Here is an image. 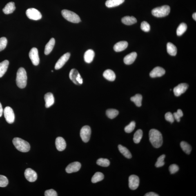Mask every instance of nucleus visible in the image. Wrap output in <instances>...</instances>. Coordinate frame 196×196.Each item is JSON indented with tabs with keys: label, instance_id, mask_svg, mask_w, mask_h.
Instances as JSON below:
<instances>
[{
	"label": "nucleus",
	"instance_id": "9b49d317",
	"mask_svg": "<svg viewBox=\"0 0 196 196\" xmlns=\"http://www.w3.org/2000/svg\"><path fill=\"white\" fill-rule=\"evenodd\" d=\"M139 184V179L137 176L135 175H130L129 178V186L130 189H137Z\"/></svg>",
	"mask_w": 196,
	"mask_h": 196
},
{
	"label": "nucleus",
	"instance_id": "a878e982",
	"mask_svg": "<svg viewBox=\"0 0 196 196\" xmlns=\"http://www.w3.org/2000/svg\"><path fill=\"white\" fill-rule=\"evenodd\" d=\"M103 76L109 81H114L116 79V74L113 71L110 70H105L103 73Z\"/></svg>",
	"mask_w": 196,
	"mask_h": 196
},
{
	"label": "nucleus",
	"instance_id": "b1692460",
	"mask_svg": "<svg viewBox=\"0 0 196 196\" xmlns=\"http://www.w3.org/2000/svg\"><path fill=\"white\" fill-rule=\"evenodd\" d=\"M125 0H107L105 5L108 8H112L119 6L124 2Z\"/></svg>",
	"mask_w": 196,
	"mask_h": 196
},
{
	"label": "nucleus",
	"instance_id": "de8ad7c7",
	"mask_svg": "<svg viewBox=\"0 0 196 196\" xmlns=\"http://www.w3.org/2000/svg\"><path fill=\"white\" fill-rule=\"evenodd\" d=\"M3 112V110L2 106L1 103H0V117H1L2 115Z\"/></svg>",
	"mask_w": 196,
	"mask_h": 196
},
{
	"label": "nucleus",
	"instance_id": "bb28decb",
	"mask_svg": "<svg viewBox=\"0 0 196 196\" xmlns=\"http://www.w3.org/2000/svg\"><path fill=\"white\" fill-rule=\"evenodd\" d=\"M9 64V61L7 60H5L0 63V78L2 77L6 72Z\"/></svg>",
	"mask_w": 196,
	"mask_h": 196
},
{
	"label": "nucleus",
	"instance_id": "39448f33",
	"mask_svg": "<svg viewBox=\"0 0 196 196\" xmlns=\"http://www.w3.org/2000/svg\"><path fill=\"white\" fill-rule=\"evenodd\" d=\"M62 15L65 19L70 22L79 23L81 21L79 15L73 12L67 10H63L61 11Z\"/></svg>",
	"mask_w": 196,
	"mask_h": 196
},
{
	"label": "nucleus",
	"instance_id": "4be33fe9",
	"mask_svg": "<svg viewBox=\"0 0 196 196\" xmlns=\"http://www.w3.org/2000/svg\"><path fill=\"white\" fill-rule=\"evenodd\" d=\"M55 41L54 38H52L45 45L44 50V54L46 55H48L52 52L55 44Z\"/></svg>",
	"mask_w": 196,
	"mask_h": 196
},
{
	"label": "nucleus",
	"instance_id": "a18cd8bd",
	"mask_svg": "<svg viewBox=\"0 0 196 196\" xmlns=\"http://www.w3.org/2000/svg\"><path fill=\"white\" fill-rule=\"evenodd\" d=\"M45 196H57V194L55 190L52 189L47 190L45 192Z\"/></svg>",
	"mask_w": 196,
	"mask_h": 196
},
{
	"label": "nucleus",
	"instance_id": "ddd939ff",
	"mask_svg": "<svg viewBox=\"0 0 196 196\" xmlns=\"http://www.w3.org/2000/svg\"><path fill=\"white\" fill-rule=\"evenodd\" d=\"M70 53L68 52L62 56L56 64L54 67L55 70H59L70 59Z\"/></svg>",
	"mask_w": 196,
	"mask_h": 196
},
{
	"label": "nucleus",
	"instance_id": "58836bf2",
	"mask_svg": "<svg viewBox=\"0 0 196 196\" xmlns=\"http://www.w3.org/2000/svg\"><path fill=\"white\" fill-rule=\"evenodd\" d=\"M8 183V181L5 176L0 175V187H5Z\"/></svg>",
	"mask_w": 196,
	"mask_h": 196
},
{
	"label": "nucleus",
	"instance_id": "09e8293b",
	"mask_svg": "<svg viewBox=\"0 0 196 196\" xmlns=\"http://www.w3.org/2000/svg\"><path fill=\"white\" fill-rule=\"evenodd\" d=\"M192 18H193V19H194V20H195V21H196V12L194 13L193 14V15H192Z\"/></svg>",
	"mask_w": 196,
	"mask_h": 196
},
{
	"label": "nucleus",
	"instance_id": "412c9836",
	"mask_svg": "<svg viewBox=\"0 0 196 196\" xmlns=\"http://www.w3.org/2000/svg\"><path fill=\"white\" fill-rule=\"evenodd\" d=\"M95 53L92 50H89L86 51L84 55V59L85 62L90 63L93 60Z\"/></svg>",
	"mask_w": 196,
	"mask_h": 196
},
{
	"label": "nucleus",
	"instance_id": "f3484780",
	"mask_svg": "<svg viewBox=\"0 0 196 196\" xmlns=\"http://www.w3.org/2000/svg\"><path fill=\"white\" fill-rule=\"evenodd\" d=\"M56 149L59 151H63L66 147V143L64 139L61 137L56 138L55 141Z\"/></svg>",
	"mask_w": 196,
	"mask_h": 196
},
{
	"label": "nucleus",
	"instance_id": "f8f14e48",
	"mask_svg": "<svg viewBox=\"0 0 196 196\" xmlns=\"http://www.w3.org/2000/svg\"><path fill=\"white\" fill-rule=\"evenodd\" d=\"M24 176L27 180L31 182H34L37 179V174L31 168H28L25 170Z\"/></svg>",
	"mask_w": 196,
	"mask_h": 196
},
{
	"label": "nucleus",
	"instance_id": "c756f323",
	"mask_svg": "<svg viewBox=\"0 0 196 196\" xmlns=\"http://www.w3.org/2000/svg\"><path fill=\"white\" fill-rule=\"evenodd\" d=\"M131 100L138 107H140L142 105V97L140 94H137L133 97L131 98Z\"/></svg>",
	"mask_w": 196,
	"mask_h": 196
},
{
	"label": "nucleus",
	"instance_id": "c03bdc74",
	"mask_svg": "<svg viewBox=\"0 0 196 196\" xmlns=\"http://www.w3.org/2000/svg\"><path fill=\"white\" fill-rule=\"evenodd\" d=\"M179 170V168L177 165L176 164H172L171 165L169 168V170L170 171V173L174 174L178 172Z\"/></svg>",
	"mask_w": 196,
	"mask_h": 196
},
{
	"label": "nucleus",
	"instance_id": "c85d7f7f",
	"mask_svg": "<svg viewBox=\"0 0 196 196\" xmlns=\"http://www.w3.org/2000/svg\"><path fill=\"white\" fill-rule=\"evenodd\" d=\"M118 148H119V151L125 157L128 159H130L132 157L131 154L126 147L119 145L118 146Z\"/></svg>",
	"mask_w": 196,
	"mask_h": 196
},
{
	"label": "nucleus",
	"instance_id": "2f4dec72",
	"mask_svg": "<svg viewBox=\"0 0 196 196\" xmlns=\"http://www.w3.org/2000/svg\"><path fill=\"white\" fill-rule=\"evenodd\" d=\"M180 146L181 149L185 153L190 154L192 148L188 143L185 141H182L181 143Z\"/></svg>",
	"mask_w": 196,
	"mask_h": 196
},
{
	"label": "nucleus",
	"instance_id": "49530a36",
	"mask_svg": "<svg viewBox=\"0 0 196 196\" xmlns=\"http://www.w3.org/2000/svg\"><path fill=\"white\" fill-rule=\"evenodd\" d=\"M145 196H158V194L155 193V192H149L148 193H146L145 195Z\"/></svg>",
	"mask_w": 196,
	"mask_h": 196
},
{
	"label": "nucleus",
	"instance_id": "6e6552de",
	"mask_svg": "<svg viewBox=\"0 0 196 196\" xmlns=\"http://www.w3.org/2000/svg\"><path fill=\"white\" fill-rule=\"evenodd\" d=\"M91 133V130L90 126H85L81 128L80 132V135L83 142H88L90 140Z\"/></svg>",
	"mask_w": 196,
	"mask_h": 196
},
{
	"label": "nucleus",
	"instance_id": "5701e85b",
	"mask_svg": "<svg viewBox=\"0 0 196 196\" xmlns=\"http://www.w3.org/2000/svg\"><path fill=\"white\" fill-rule=\"evenodd\" d=\"M16 7L13 2H10L7 3L3 9L4 13L5 14L12 13L15 10Z\"/></svg>",
	"mask_w": 196,
	"mask_h": 196
},
{
	"label": "nucleus",
	"instance_id": "4468645a",
	"mask_svg": "<svg viewBox=\"0 0 196 196\" xmlns=\"http://www.w3.org/2000/svg\"><path fill=\"white\" fill-rule=\"evenodd\" d=\"M188 85L186 83H181L174 89V92L176 96H179L184 93L188 88Z\"/></svg>",
	"mask_w": 196,
	"mask_h": 196
},
{
	"label": "nucleus",
	"instance_id": "4c0bfd02",
	"mask_svg": "<svg viewBox=\"0 0 196 196\" xmlns=\"http://www.w3.org/2000/svg\"><path fill=\"white\" fill-rule=\"evenodd\" d=\"M136 127V123L134 121H132L129 124L125 127L124 130L125 132L127 133H130L135 129Z\"/></svg>",
	"mask_w": 196,
	"mask_h": 196
},
{
	"label": "nucleus",
	"instance_id": "72a5a7b5",
	"mask_svg": "<svg viewBox=\"0 0 196 196\" xmlns=\"http://www.w3.org/2000/svg\"><path fill=\"white\" fill-rule=\"evenodd\" d=\"M119 114V111L115 109H109L106 111L107 116L109 119H113L117 117Z\"/></svg>",
	"mask_w": 196,
	"mask_h": 196
},
{
	"label": "nucleus",
	"instance_id": "1a4fd4ad",
	"mask_svg": "<svg viewBox=\"0 0 196 196\" xmlns=\"http://www.w3.org/2000/svg\"><path fill=\"white\" fill-rule=\"evenodd\" d=\"M3 113L5 120L7 122L11 124L14 122L15 114L13 110L10 107H5L3 110Z\"/></svg>",
	"mask_w": 196,
	"mask_h": 196
},
{
	"label": "nucleus",
	"instance_id": "393cba45",
	"mask_svg": "<svg viewBox=\"0 0 196 196\" xmlns=\"http://www.w3.org/2000/svg\"><path fill=\"white\" fill-rule=\"evenodd\" d=\"M122 22L125 24L131 25L137 22V20L134 16H126L121 20Z\"/></svg>",
	"mask_w": 196,
	"mask_h": 196
},
{
	"label": "nucleus",
	"instance_id": "20e7f679",
	"mask_svg": "<svg viewBox=\"0 0 196 196\" xmlns=\"http://www.w3.org/2000/svg\"><path fill=\"white\" fill-rule=\"evenodd\" d=\"M170 8L168 5L157 7L152 11V15L158 18L165 17L169 14Z\"/></svg>",
	"mask_w": 196,
	"mask_h": 196
},
{
	"label": "nucleus",
	"instance_id": "7c9ffc66",
	"mask_svg": "<svg viewBox=\"0 0 196 196\" xmlns=\"http://www.w3.org/2000/svg\"><path fill=\"white\" fill-rule=\"evenodd\" d=\"M104 179V175L102 172H96L93 176L91 180L93 183H96L102 181Z\"/></svg>",
	"mask_w": 196,
	"mask_h": 196
},
{
	"label": "nucleus",
	"instance_id": "dca6fc26",
	"mask_svg": "<svg viewBox=\"0 0 196 196\" xmlns=\"http://www.w3.org/2000/svg\"><path fill=\"white\" fill-rule=\"evenodd\" d=\"M165 73V70L162 67H157L154 68L150 74L151 77L154 78L162 76Z\"/></svg>",
	"mask_w": 196,
	"mask_h": 196
},
{
	"label": "nucleus",
	"instance_id": "ea45409f",
	"mask_svg": "<svg viewBox=\"0 0 196 196\" xmlns=\"http://www.w3.org/2000/svg\"><path fill=\"white\" fill-rule=\"evenodd\" d=\"M174 119L178 122L181 120V118L183 115V113L181 109H178L177 112L174 113L173 114Z\"/></svg>",
	"mask_w": 196,
	"mask_h": 196
},
{
	"label": "nucleus",
	"instance_id": "9d476101",
	"mask_svg": "<svg viewBox=\"0 0 196 196\" xmlns=\"http://www.w3.org/2000/svg\"><path fill=\"white\" fill-rule=\"evenodd\" d=\"M29 56L33 65L37 66L39 64L40 59L37 48L34 47L31 49Z\"/></svg>",
	"mask_w": 196,
	"mask_h": 196
},
{
	"label": "nucleus",
	"instance_id": "aec40b11",
	"mask_svg": "<svg viewBox=\"0 0 196 196\" xmlns=\"http://www.w3.org/2000/svg\"><path fill=\"white\" fill-rule=\"evenodd\" d=\"M137 57V53L132 52L125 56L123 59V61L126 64H131L135 60Z\"/></svg>",
	"mask_w": 196,
	"mask_h": 196
},
{
	"label": "nucleus",
	"instance_id": "7ed1b4c3",
	"mask_svg": "<svg viewBox=\"0 0 196 196\" xmlns=\"http://www.w3.org/2000/svg\"><path fill=\"white\" fill-rule=\"evenodd\" d=\"M13 143L15 148L19 151L27 152L30 150V146L27 142L19 138H15L13 139Z\"/></svg>",
	"mask_w": 196,
	"mask_h": 196
},
{
	"label": "nucleus",
	"instance_id": "423d86ee",
	"mask_svg": "<svg viewBox=\"0 0 196 196\" xmlns=\"http://www.w3.org/2000/svg\"><path fill=\"white\" fill-rule=\"evenodd\" d=\"M69 77L74 84L81 85L83 83V80L79 72L75 69H73L70 71Z\"/></svg>",
	"mask_w": 196,
	"mask_h": 196
},
{
	"label": "nucleus",
	"instance_id": "a19ab883",
	"mask_svg": "<svg viewBox=\"0 0 196 196\" xmlns=\"http://www.w3.org/2000/svg\"><path fill=\"white\" fill-rule=\"evenodd\" d=\"M7 44L6 38L2 37L0 38V51L4 50L6 47Z\"/></svg>",
	"mask_w": 196,
	"mask_h": 196
},
{
	"label": "nucleus",
	"instance_id": "a211bd4d",
	"mask_svg": "<svg viewBox=\"0 0 196 196\" xmlns=\"http://www.w3.org/2000/svg\"><path fill=\"white\" fill-rule=\"evenodd\" d=\"M45 106L47 108H50L54 104V99L53 94L51 93H48L44 96Z\"/></svg>",
	"mask_w": 196,
	"mask_h": 196
},
{
	"label": "nucleus",
	"instance_id": "c9c22d12",
	"mask_svg": "<svg viewBox=\"0 0 196 196\" xmlns=\"http://www.w3.org/2000/svg\"><path fill=\"white\" fill-rule=\"evenodd\" d=\"M97 164L100 166L106 167L109 166L110 162L108 159L101 158L97 160Z\"/></svg>",
	"mask_w": 196,
	"mask_h": 196
},
{
	"label": "nucleus",
	"instance_id": "f03ea898",
	"mask_svg": "<svg viewBox=\"0 0 196 196\" xmlns=\"http://www.w3.org/2000/svg\"><path fill=\"white\" fill-rule=\"evenodd\" d=\"M27 75L26 71L23 68L18 69L16 74V84L19 88L21 89L25 88L27 83Z\"/></svg>",
	"mask_w": 196,
	"mask_h": 196
},
{
	"label": "nucleus",
	"instance_id": "2eb2a0df",
	"mask_svg": "<svg viewBox=\"0 0 196 196\" xmlns=\"http://www.w3.org/2000/svg\"><path fill=\"white\" fill-rule=\"evenodd\" d=\"M81 168V163L78 162H75L69 164L65 170L67 173H71L79 171Z\"/></svg>",
	"mask_w": 196,
	"mask_h": 196
},
{
	"label": "nucleus",
	"instance_id": "f704fd0d",
	"mask_svg": "<svg viewBox=\"0 0 196 196\" xmlns=\"http://www.w3.org/2000/svg\"><path fill=\"white\" fill-rule=\"evenodd\" d=\"M187 29V25L185 23H181L178 27L177 30L178 36H181L186 32Z\"/></svg>",
	"mask_w": 196,
	"mask_h": 196
},
{
	"label": "nucleus",
	"instance_id": "0eeeda50",
	"mask_svg": "<svg viewBox=\"0 0 196 196\" xmlns=\"http://www.w3.org/2000/svg\"><path fill=\"white\" fill-rule=\"evenodd\" d=\"M26 14L27 17L29 19L35 21L41 19L42 18L41 13L37 9L34 8L27 9L26 11Z\"/></svg>",
	"mask_w": 196,
	"mask_h": 196
},
{
	"label": "nucleus",
	"instance_id": "37998d69",
	"mask_svg": "<svg viewBox=\"0 0 196 196\" xmlns=\"http://www.w3.org/2000/svg\"><path fill=\"white\" fill-rule=\"evenodd\" d=\"M165 118L166 120L169 122L171 123H173L174 121V118L173 114L171 113L168 112L165 115Z\"/></svg>",
	"mask_w": 196,
	"mask_h": 196
},
{
	"label": "nucleus",
	"instance_id": "cd10ccee",
	"mask_svg": "<svg viewBox=\"0 0 196 196\" xmlns=\"http://www.w3.org/2000/svg\"><path fill=\"white\" fill-rule=\"evenodd\" d=\"M167 51L170 55L175 56L177 54V47L173 44L168 42L167 45Z\"/></svg>",
	"mask_w": 196,
	"mask_h": 196
},
{
	"label": "nucleus",
	"instance_id": "6ab92c4d",
	"mask_svg": "<svg viewBox=\"0 0 196 196\" xmlns=\"http://www.w3.org/2000/svg\"><path fill=\"white\" fill-rule=\"evenodd\" d=\"M128 44L126 41H121L116 43L114 46V50L116 52L122 51L128 46Z\"/></svg>",
	"mask_w": 196,
	"mask_h": 196
},
{
	"label": "nucleus",
	"instance_id": "473e14b6",
	"mask_svg": "<svg viewBox=\"0 0 196 196\" xmlns=\"http://www.w3.org/2000/svg\"><path fill=\"white\" fill-rule=\"evenodd\" d=\"M143 136L142 131L141 129L138 130L134 133L133 137V141L136 143H139L140 142Z\"/></svg>",
	"mask_w": 196,
	"mask_h": 196
},
{
	"label": "nucleus",
	"instance_id": "f257e3e1",
	"mask_svg": "<svg viewBox=\"0 0 196 196\" xmlns=\"http://www.w3.org/2000/svg\"><path fill=\"white\" fill-rule=\"evenodd\" d=\"M149 140L152 146L158 148L163 144V137L161 132L155 129H152L149 132Z\"/></svg>",
	"mask_w": 196,
	"mask_h": 196
},
{
	"label": "nucleus",
	"instance_id": "79ce46f5",
	"mask_svg": "<svg viewBox=\"0 0 196 196\" xmlns=\"http://www.w3.org/2000/svg\"><path fill=\"white\" fill-rule=\"evenodd\" d=\"M141 30L145 32H149L150 30V25L146 21H143L142 22L141 25Z\"/></svg>",
	"mask_w": 196,
	"mask_h": 196
},
{
	"label": "nucleus",
	"instance_id": "e433bc0d",
	"mask_svg": "<svg viewBox=\"0 0 196 196\" xmlns=\"http://www.w3.org/2000/svg\"><path fill=\"white\" fill-rule=\"evenodd\" d=\"M166 156L163 154L158 158L157 162L155 163V166L157 168H160L164 166L165 164L164 159Z\"/></svg>",
	"mask_w": 196,
	"mask_h": 196
}]
</instances>
